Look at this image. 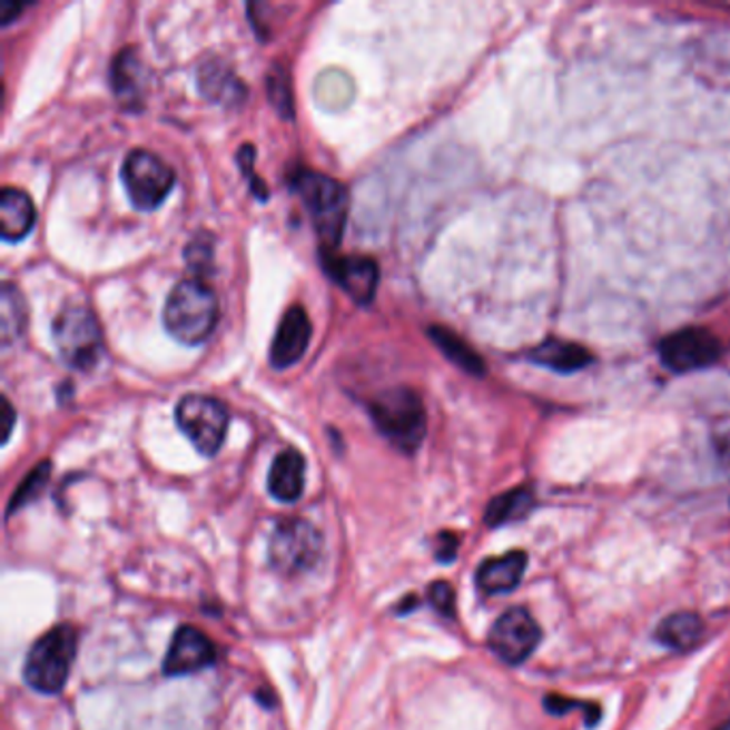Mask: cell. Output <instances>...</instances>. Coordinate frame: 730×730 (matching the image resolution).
<instances>
[{
    "label": "cell",
    "mask_w": 730,
    "mask_h": 730,
    "mask_svg": "<svg viewBox=\"0 0 730 730\" xmlns=\"http://www.w3.org/2000/svg\"><path fill=\"white\" fill-rule=\"evenodd\" d=\"M292 187L303 199L310 224L315 227L322 245L335 249L345 234L347 213H349V194L337 178L326 176L315 169H298L292 174Z\"/></svg>",
    "instance_id": "cell-1"
},
{
    "label": "cell",
    "mask_w": 730,
    "mask_h": 730,
    "mask_svg": "<svg viewBox=\"0 0 730 730\" xmlns=\"http://www.w3.org/2000/svg\"><path fill=\"white\" fill-rule=\"evenodd\" d=\"M368 416L377 431L403 454H414L426 435V410L421 394L407 386H394L375 394L368 405Z\"/></svg>",
    "instance_id": "cell-2"
},
{
    "label": "cell",
    "mask_w": 730,
    "mask_h": 730,
    "mask_svg": "<svg viewBox=\"0 0 730 730\" xmlns=\"http://www.w3.org/2000/svg\"><path fill=\"white\" fill-rule=\"evenodd\" d=\"M219 319L215 292L201 279H182L169 292L164 307V326L185 345H199L213 335Z\"/></svg>",
    "instance_id": "cell-3"
},
{
    "label": "cell",
    "mask_w": 730,
    "mask_h": 730,
    "mask_svg": "<svg viewBox=\"0 0 730 730\" xmlns=\"http://www.w3.org/2000/svg\"><path fill=\"white\" fill-rule=\"evenodd\" d=\"M78 653V630L60 623L30 647L24 662V681L39 694H58L71 673Z\"/></svg>",
    "instance_id": "cell-4"
},
{
    "label": "cell",
    "mask_w": 730,
    "mask_h": 730,
    "mask_svg": "<svg viewBox=\"0 0 730 730\" xmlns=\"http://www.w3.org/2000/svg\"><path fill=\"white\" fill-rule=\"evenodd\" d=\"M58 356L73 371L88 373L103 356V333L97 315L86 305L69 303L58 310L52 324Z\"/></svg>",
    "instance_id": "cell-5"
},
{
    "label": "cell",
    "mask_w": 730,
    "mask_h": 730,
    "mask_svg": "<svg viewBox=\"0 0 730 730\" xmlns=\"http://www.w3.org/2000/svg\"><path fill=\"white\" fill-rule=\"evenodd\" d=\"M324 551V540L309 521H279L268 542V562L282 576H298L313 570Z\"/></svg>",
    "instance_id": "cell-6"
},
{
    "label": "cell",
    "mask_w": 730,
    "mask_h": 730,
    "mask_svg": "<svg viewBox=\"0 0 730 730\" xmlns=\"http://www.w3.org/2000/svg\"><path fill=\"white\" fill-rule=\"evenodd\" d=\"M120 180L134 208L155 210L171 194L176 174L159 155L136 148L122 161Z\"/></svg>",
    "instance_id": "cell-7"
},
{
    "label": "cell",
    "mask_w": 730,
    "mask_h": 730,
    "mask_svg": "<svg viewBox=\"0 0 730 730\" xmlns=\"http://www.w3.org/2000/svg\"><path fill=\"white\" fill-rule=\"evenodd\" d=\"M176 424L199 454L215 456L224 446L229 412L215 396L187 394L176 405Z\"/></svg>",
    "instance_id": "cell-8"
},
{
    "label": "cell",
    "mask_w": 730,
    "mask_h": 730,
    "mask_svg": "<svg viewBox=\"0 0 730 730\" xmlns=\"http://www.w3.org/2000/svg\"><path fill=\"white\" fill-rule=\"evenodd\" d=\"M662 365L673 373H690L704 366L716 365L722 345L704 328H683L660 341Z\"/></svg>",
    "instance_id": "cell-9"
},
{
    "label": "cell",
    "mask_w": 730,
    "mask_h": 730,
    "mask_svg": "<svg viewBox=\"0 0 730 730\" xmlns=\"http://www.w3.org/2000/svg\"><path fill=\"white\" fill-rule=\"evenodd\" d=\"M540 643V628L525 609H510L489 632L491 651L506 664H521Z\"/></svg>",
    "instance_id": "cell-10"
},
{
    "label": "cell",
    "mask_w": 730,
    "mask_h": 730,
    "mask_svg": "<svg viewBox=\"0 0 730 730\" xmlns=\"http://www.w3.org/2000/svg\"><path fill=\"white\" fill-rule=\"evenodd\" d=\"M217 660V647L196 625H180L169 643L164 673L185 677L213 667Z\"/></svg>",
    "instance_id": "cell-11"
},
{
    "label": "cell",
    "mask_w": 730,
    "mask_h": 730,
    "mask_svg": "<svg viewBox=\"0 0 730 730\" xmlns=\"http://www.w3.org/2000/svg\"><path fill=\"white\" fill-rule=\"evenodd\" d=\"M324 268L328 277L358 305H371L379 283V268L368 257H333L326 255Z\"/></svg>",
    "instance_id": "cell-12"
},
{
    "label": "cell",
    "mask_w": 730,
    "mask_h": 730,
    "mask_svg": "<svg viewBox=\"0 0 730 730\" xmlns=\"http://www.w3.org/2000/svg\"><path fill=\"white\" fill-rule=\"evenodd\" d=\"M310 328L309 315L300 305H294L283 313L277 335L270 345V365L275 368H289L296 365L309 349Z\"/></svg>",
    "instance_id": "cell-13"
},
{
    "label": "cell",
    "mask_w": 730,
    "mask_h": 730,
    "mask_svg": "<svg viewBox=\"0 0 730 730\" xmlns=\"http://www.w3.org/2000/svg\"><path fill=\"white\" fill-rule=\"evenodd\" d=\"M197 90L219 106H240L247 99V86L221 58H210L197 69Z\"/></svg>",
    "instance_id": "cell-14"
},
{
    "label": "cell",
    "mask_w": 730,
    "mask_h": 730,
    "mask_svg": "<svg viewBox=\"0 0 730 730\" xmlns=\"http://www.w3.org/2000/svg\"><path fill=\"white\" fill-rule=\"evenodd\" d=\"M305 456L296 448L283 450L270 465L268 491L282 504H294L305 491Z\"/></svg>",
    "instance_id": "cell-15"
},
{
    "label": "cell",
    "mask_w": 730,
    "mask_h": 730,
    "mask_svg": "<svg viewBox=\"0 0 730 730\" xmlns=\"http://www.w3.org/2000/svg\"><path fill=\"white\" fill-rule=\"evenodd\" d=\"M37 219L34 201L27 191L4 187L0 194V236L7 243H18L29 236Z\"/></svg>",
    "instance_id": "cell-16"
},
{
    "label": "cell",
    "mask_w": 730,
    "mask_h": 730,
    "mask_svg": "<svg viewBox=\"0 0 730 730\" xmlns=\"http://www.w3.org/2000/svg\"><path fill=\"white\" fill-rule=\"evenodd\" d=\"M525 565H527V555L523 551H512L502 558L486 560L477 568V590L489 595L514 590L525 574Z\"/></svg>",
    "instance_id": "cell-17"
},
{
    "label": "cell",
    "mask_w": 730,
    "mask_h": 730,
    "mask_svg": "<svg viewBox=\"0 0 730 730\" xmlns=\"http://www.w3.org/2000/svg\"><path fill=\"white\" fill-rule=\"evenodd\" d=\"M110 85L125 110H138L144 101V67L134 50H122L114 58Z\"/></svg>",
    "instance_id": "cell-18"
},
{
    "label": "cell",
    "mask_w": 730,
    "mask_h": 730,
    "mask_svg": "<svg viewBox=\"0 0 730 730\" xmlns=\"http://www.w3.org/2000/svg\"><path fill=\"white\" fill-rule=\"evenodd\" d=\"M532 361L558 373H574L591 363V354L579 343L549 338L532 352Z\"/></svg>",
    "instance_id": "cell-19"
},
{
    "label": "cell",
    "mask_w": 730,
    "mask_h": 730,
    "mask_svg": "<svg viewBox=\"0 0 730 730\" xmlns=\"http://www.w3.org/2000/svg\"><path fill=\"white\" fill-rule=\"evenodd\" d=\"M29 326V305L24 294L13 283H2L0 289V341L4 347L13 345Z\"/></svg>",
    "instance_id": "cell-20"
},
{
    "label": "cell",
    "mask_w": 730,
    "mask_h": 730,
    "mask_svg": "<svg viewBox=\"0 0 730 730\" xmlns=\"http://www.w3.org/2000/svg\"><path fill=\"white\" fill-rule=\"evenodd\" d=\"M428 337L435 343V347L448 358L450 363L461 366L463 371H467L476 377L486 373V366H484V361L480 358V354H476L474 347H470L456 333H452L444 326H431Z\"/></svg>",
    "instance_id": "cell-21"
},
{
    "label": "cell",
    "mask_w": 730,
    "mask_h": 730,
    "mask_svg": "<svg viewBox=\"0 0 730 730\" xmlns=\"http://www.w3.org/2000/svg\"><path fill=\"white\" fill-rule=\"evenodd\" d=\"M534 507V493L525 486L512 489L507 493L497 495L484 512V523L489 527H502L512 521L525 519Z\"/></svg>",
    "instance_id": "cell-22"
},
{
    "label": "cell",
    "mask_w": 730,
    "mask_h": 730,
    "mask_svg": "<svg viewBox=\"0 0 730 730\" xmlns=\"http://www.w3.org/2000/svg\"><path fill=\"white\" fill-rule=\"evenodd\" d=\"M704 623L697 613H674L658 625V641L677 651L692 649L701 641Z\"/></svg>",
    "instance_id": "cell-23"
},
{
    "label": "cell",
    "mask_w": 730,
    "mask_h": 730,
    "mask_svg": "<svg viewBox=\"0 0 730 730\" xmlns=\"http://www.w3.org/2000/svg\"><path fill=\"white\" fill-rule=\"evenodd\" d=\"M50 474H52L50 461H41L34 470H30L29 476L22 480V484L11 495L9 507H7V516L16 514L18 510H22V507L29 506L30 502H34L43 493V489L48 486Z\"/></svg>",
    "instance_id": "cell-24"
},
{
    "label": "cell",
    "mask_w": 730,
    "mask_h": 730,
    "mask_svg": "<svg viewBox=\"0 0 730 730\" xmlns=\"http://www.w3.org/2000/svg\"><path fill=\"white\" fill-rule=\"evenodd\" d=\"M185 262L196 279L210 275L215 264V236L210 231H197L185 247Z\"/></svg>",
    "instance_id": "cell-25"
},
{
    "label": "cell",
    "mask_w": 730,
    "mask_h": 730,
    "mask_svg": "<svg viewBox=\"0 0 730 730\" xmlns=\"http://www.w3.org/2000/svg\"><path fill=\"white\" fill-rule=\"evenodd\" d=\"M268 99L279 116L287 120L294 118V92L289 86V78L282 67H273L268 76Z\"/></svg>",
    "instance_id": "cell-26"
},
{
    "label": "cell",
    "mask_w": 730,
    "mask_h": 730,
    "mask_svg": "<svg viewBox=\"0 0 730 730\" xmlns=\"http://www.w3.org/2000/svg\"><path fill=\"white\" fill-rule=\"evenodd\" d=\"M255 150L251 144H245L240 150H238V166L243 169V174L249 178V185H251V191H254L255 197H259L262 201L268 199V189L264 185V180L255 174Z\"/></svg>",
    "instance_id": "cell-27"
},
{
    "label": "cell",
    "mask_w": 730,
    "mask_h": 730,
    "mask_svg": "<svg viewBox=\"0 0 730 730\" xmlns=\"http://www.w3.org/2000/svg\"><path fill=\"white\" fill-rule=\"evenodd\" d=\"M428 602H431V606L440 613V615H444V618H452L454 615V590H452V585L450 583H446V581H437V583H433L431 588H428Z\"/></svg>",
    "instance_id": "cell-28"
},
{
    "label": "cell",
    "mask_w": 730,
    "mask_h": 730,
    "mask_svg": "<svg viewBox=\"0 0 730 730\" xmlns=\"http://www.w3.org/2000/svg\"><path fill=\"white\" fill-rule=\"evenodd\" d=\"M458 551V537L450 532H444L437 537V549H435V558L440 563H450L456 558Z\"/></svg>",
    "instance_id": "cell-29"
},
{
    "label": "cell",
    "mask_w": 730,
    "mask_h": 730,
    "mask_svg": "<svg viewBox=\"0 0 730 730\" xmlns=\"http://www.w3.org/2000/svg\"><path fill=\"white\" fill-rule=\"evenodd\" d=\"M13 424H16V410L9 403V398H2V444L9 442Z\"/></svg>",
    "instance_id": "cell-30"
},
{
    "label": "cell",
    "mask_w": 730,
    "mask_h": 730,
    "mask_svg": "<svg viewBox=\"0 0 730 730\" xmlns=\"http://www.w3.org/2000/svg\"><path fill=\"white\" fill-rule=\"evenodd\" d=\"M29 4H18V2H11V0H2L0 2V24L7 27L16 16H20Z\"/></svg>",
    "instance_id": "cell-31"
},
{
    "label": "cell",
    "mask_w": 730,
    "mask_h": 730,
    "mask_svg": "<svg viewBox=\"0 0 730 730\" xmlns=\"http://www.w3.org/2000/svg\"><path fill=\"white\" fill-rule=\"evenodd\" d=\"M718 450L722 454V458L730 465V426H727L720 435H718Z\"/></svg>",
    "instance_id": "cell-32"
},
{
    "label": "cell",
    "mask_w": 730,
    "mask_h": 730,
    "mask_svg": "<svg viewBox=\"0 0 730 730\" xmlns=\"http://www.w3.org/2000/svg\"><path fill=\"white\" fill-rule=\"evenodd\" d=\"M416 604H418V600H416V598H412V595H407V598H405V602H403V604H398L396 609H398V613H407V611H414L412 606H416Z\"/></svg>",
    "instance_id": "cell-33"
},
{
    "label": "cell",
    "mask_w": 730,
    "mask_h": 730,
    "mask_svg": "<svg viewBox=\"0 0 730 730\" xmlns=\"http://www.w3.org/2000/svg\"><path fill=\"white\" fill-rule=\"evenodd\" d=\"M718 730H730V724H724V727H720Z\"/></svg>",
    "instance_id": "cell-34"
}]
</instances>
